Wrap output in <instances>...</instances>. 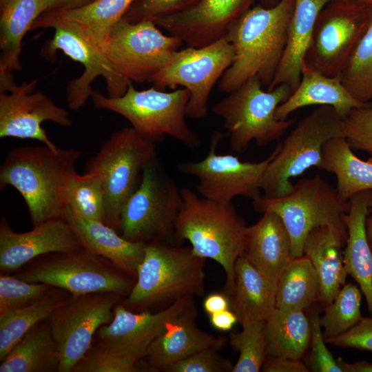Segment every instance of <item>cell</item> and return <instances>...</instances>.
Instances as JSON below:
<instances>
[{"instance_id":"cell-1","label":"cell","mask_w":372,"mask_h":372,"mask_svg":"<svg viewBox=\"0 0 372 372\" xmlns=\"http://www.w3.org/2000/svg\"><path fill=\"white\" fill-rule=\"evenodd\" d=\"M295 1L280 0L271 8H250L231 23L226 37L234 56L219 79L220 92L230 93L254 76L268 87L286 48Z\"/></svg>"},{"instance_id":"cell-2","label":"cell","mask_w":372,"mask_h":372,"mask_svg":"<svg viewBox=\"0 0 372 372\" xmlns=\"http://www.w3.org/2000/svg\"><path fill=\"white\" fill-rule=\"evenodd\" d=\"M81 152L74 148L23 146L11 149L0 167V187L15 188L27 205L33 227L62 218L68 183Z\"/></svg>"},{"instance_id":"cell-3","label":"cell","mask_w":372,"mask_h":372,"mask_svg":"<svg viewBox=\"0 0 372 372\" xmlns=\"http://www.w3.org/2000/svg\"><path fill=\"white\" fill-rule=\"evenodd\" d=\"M180 192L182 205L174 238L188 240L194 254L222 266L226 274L224 293L227 295L233 287L236 262L243 252L247 226L232 203L205 198L188 187Z\"/></svg>"},{"instance_id":"cell-4","label":"cell","mask_w":372,"mask_h":372,"mask_svg":"<svg viewBox=\"0 0 372 372\" xmlns=\"http://www.w3.org/2000/svg\"><path fill=\"white\" fill-rule=\"evenodd\" d=\"M205 262L191 247L147 242L134 285L123 304L140 312L163 309L180 298L203 296Z\"/></svg>"},{"instance_id":"cell-5","label":"cell","mask_w":372,"mask_h":372,"mask_svg":"<svg viewBox=\"0 0 372 372\" xmlns=\"http://www.w3.org/2000/svg\"><path fill=\"white\" fill-rule=\"evenodd\" d=\"M91 97L96 108L121 115L139 134L156 143L170 136L189 148L200 145L198 134L185 121L190 94L185 87L169 92L154 86L138 90L131 82L121 96L112 98L94 91Z\"/></svg>"},{"instance_id":"cell-6","label":"cell","mask_w":372,"mask_h":372,"mask_svg":"<svg viewBox=\"0 0 372 372\" xmlns=\"http://www.w3.org/2000/svg\"><path fill=\"white\" fill-rule=\"evenodd\" d=\"M253 205L257 211H271L280 217L291 238V258L303 256L305 239L318 227L327 226L347 238L344 216L349 203L319 174L300 179L284 196H261Z\"/></svg>"},{"instance_id":"cell-7","label":"cell","mask_w":372,"mask_h":372,"mask_svg":"<svg viewBox=\"0 0 372 372\" xmlns=\"http://www.w3.org/2000/svg\"><path fill=\"white\" fill-rule=\"evenodd\" d=\"M262 86L260 79L254 76L211 108L214 114L223 118L234 152H243L253 141L265 147L282 136L293 123L276 117L277 107L292 93L290 87L280 85L264 91Z\"/></svg>"},{"instance_id":"cell-8","label":"cell","mask_w":372,"mask_h":372,"mask_svg":"<svg viewBox=\"0 0 372 372\" xmlns=\"http://www.w3.org/2000/svg\"><path fill=\"white\" fill-rule=\"evenodd\" d=\"M344 136L342 117L331 106L321 105L301 119L282 143L263 175V197L278 198L293 188L291 178L312 167L320 169L322 148L329 140Z\"/></svg>"},{"instance_id":"cell-9","label":"cell","mask_w":372,"mask_h":372,"mask_svg":"<svg viewBox=\"0 0 372 372\" xmlns=\"http://www.w3.org/2000/svg\"><path fill=\"white\" fill-rule=\"evenodd\" d=\"M14 276L29 282L65 289L72 296L114 292L125 298L135 283L134 279L109 260L83 247L39 256Z\"/></svg>"},{"instance_id":"cell-10","label":"cell","mask_w":372,"mask_h":372,"mask_svg":"<svg viewBox=\"0 0 372 372\" xmlns=\"http://www.w3.org/2000/svg\"><path fill=\"white\" fill-rule=\"evenodd\" d=\"M180 189L163 170L156 152L145 163L140 185L124 205L120 234L132 242H167L174 238Z\"/></svg>"},{"instance_id":"cell-11","label":"cell","mask_w":372,"mask_h":372,"mask_svg":"<svg viewBox=\"0 0 372 372\" xmlns=\"http://www.w3.org/2000/svg\"><path fill=\"white\" fill-rule=\"evenodd\" d=\"M156 143L133 127L113 132L90 158L85 172L101 179L105 196V223L120 233L121 211L138 188L145 163L156 152Z\"/></svg>"},{"instance_id":"cell-12","label":"cell","mask_w":372,"mask_h":372,"mask_svg":"<svg viewBox=\"0 0 372 372\" xmlns=\"http://www.w3.org/2000/svg\"><path fill=\"white\" fill-rule=\"evenodd\" d=\"M40 28L54 30L52 39L41 49L43 57L54 61L56 52L61 50L83 66L82 74L71 81L67 87V103L70 110L78 111L84 106L94 92L92 83L98 76L105 79L108 96L119 97L125 93L131 82L124 81L114 72L100 48L79 23L43 13L30 30Z\"/></svg>"},{"instance_id":"cell-13","label":"cell","mask_w":372,"mask_h":372,"mask_svg":"<svg viewBox=\"0 0 372 372\" xmlns=\"http://www.w3.org/2000/svg\"><path fill=\"white\" fill-rule=\"evenodd\" d=\"M182 43L163 34L152 21L132 23L123 17L100 49L121 79L143 83L169 63Z\"/></svg>"},{"instance_id":"cell-14","label":"cell","mask_w":372,"mask_h":372,"mask_svg":"<svg viewBox=\"0 0 372 372\" xmlns=\"http://www.w3.org/2000/svg\"><path fill=\"white\" fill-rule=\"evenodd\" d=\"M372 4L334 0L320 12L302 63L327 76H340L368 26Z\"/></svg>"},{"instance_id":"cell-15","label":"cell","mask_w":372,"mask_h":372,"mask_svg":"<svg viewBox=\"0 0 372 372\" xmlns=\"http://www.w3.org/2000/svg\"><path fill=\"white\" fill-rule=\"evenodd\" d=\"M234 50L226 35L200 48L189 47L177 50L169 63L149 81L158 90L181 85L190 94L186 116L194 119L205 117L210 92L231 65Z\"/></svg>"},{"instance_id":"cell-16","label":"cell","mask_w":372,"mask_h":372,"mask_svg":"<svg viewBox=\"0 0 372 372\" xmlns=\"http://www.w3.org/2000/svg\"><path fill=\"white\" fill-rule=\"evenodd\" d=\"M124 297L114 292L72 296L49 317L60 353L59 372H72L90 350L97 330L113 319L114 306Z\"/></svg>"},{"instance_id":"cell-17","label":"cell","mask_w":372,"mask_h":372,"mask_svg":"<svg viewBox=\"0 0 372 372\" xmlns=\"http://www.w3.org/2000/svg\"><path fill=\"white\" fill-rule=\"evenodd\" d=\"M37 80L17 85L12 73L0 72V138L34 139L52 148L41 124L52 121L69 127V112L41 92H34Z\"/></svg>"},{"instance_id":"cell-18","label":"cell","mask_w":372,"mask_h":372,"mask_svg":"<svg viewBox=\"0 0 372 372\" xmlns=\"http://www.w3.org/2000/svg\"><path fill=\"white\" fill-rule=\"evenodd\" d=\"M220 138V133L214 134L208 154L200 161L181 163L180 170L198 178V194L205 198L224 203H231L239 196L257 200L261 196L260 183L276 148L263 161L243 162L234 155L216 154Z\"/></svg>"},{"instance_id":"cell-19","label":"cell","mask_w":372,"mask_h":372,"mask_svg":"<svg viewBox=\"0 0 372 372\" xmlns=\"http://www.w3.org/2000/svg\"><path fill=\"white\" fill-rule=\"evenodd\" d=\"M193 298H180L157 311L140 312L129 310L121 302L114 307L112 320L97 330L93 342L138 362L167 323L194 305Z\"/></svg>"},{"instance_id":"cell-20","label":"cell","mask_w":372,"mask_h":372,"mask_svg":"<svg viewBox=\"0 0 372 372\" xmlns=\"http://www.w3.org/2000/svg\"><path fill=\"white\" fill-rule=\"evenodd\" d=\"M254 0H198L188 8L157 19L155 24L189 47L200 48L225 37Z\"/></svg>"},{"instance_id":"cell-21","label":"cell","mask_w":372,"mask_h":372,"mask_svg":"<svg viewBox=\"0 0 372 372\" xmlns=\"http://www.w3.org/2000/svg\"><path fill=\"white\" fill-rule=\"evenodd\" d=\"M83 247L63 218H54L29 231H14L7 220L0 222V272H15L34 258L50 253L70 252Z\"/></svg>"},{"instance_id":"cell-22","label":"cell","mask_w":372,"mask_h":372,"mask_svg":"<svg viewBox=\"0 0 372 372\" xmlns=\"http://www.w3.org/2000/svg\"><path fill=\"white\" fill-rule=\"evenodd\" d=\"M194 306L167 323L165 330L149 346L142 359L152 369L163 371L168 365L205 349L220 350L227 340L200 329L196 324Z\"/></svg>"},{"instance_id":"cell-23","label":"cell","mask_w":372,"mask_h":372,"mask_svg":"<svg viewBox=\"0 0 372 372\" xmlns=\"http://www.w3.org/2000/svg\"><path fill=\"white\" fill-rule=\"evenodd\" d=\"M62 218L70 226L81 246L109 260L136 280L147 242H132L105 223L80 217L65 207Z\"/></svg>"},{"instance_id":"cell-24","label":"cell","mask_w":372,"mask_h":372,"mask_svg":"<svg viewBox=\"0 0 372 372\" xmlns=\"http://www.w3.org/2000/svg\"><path fill=\"white\" fill-rule=\"evenodd\" d=\"M258 271L277 282L291 259V242L280 218L265 211L254 225L246 228L242 254Z\"/></svg>"},{"instance_id":"cell-25","label":"cell","mask_w":372,"mask_h":372,"mask_svg":"<svg viewBox=\"0 0 372 372\" xmlns=\"http://www.w3.org/2000/svg\"><path fill=\"white\" fill-rule=\"evenodd\" d=\"M370 192L369 190L358 192L349 200V210L344 216L348 235L343 256L347 273L358 284L372 316V250L365 225L370 213Z\"/></svg>"},{"instance_id":"cell-26","label":"cell","mask_w":372,"mask_h":372,"mask_svg":"<svg viewBox=\"0 0 372 372\" xmlns=\"http://www.w3.org/2000/svg\"><path fill=\"white\" fill-rule=\"evenodd\" d=\"M276 282L267 278L241 255L234 267L232 289L227 294L238 322L267 320L276 309Z\"/></svg>"},{"instance_id":"cell-27","label":"cell","mask_w":372,"mask_h":372,"mask_svg":"<svg viewBox=\"0 0 372 372\" xmlns=\"http://www.w3.org/2000/svg\"><path fill=\"white\" fill-rule=\"evenodd\" d=\"M334 0H296L290 21L286 48L274 78L267 88L270 91L287 85L293 92L301 78L302 61L309 48L317 17L322 9Z\"/></svg>"},{"instance_id":"cell-28","label":"cell","mask_w":372,"mask_h":372,"mask_svg":"<svg viewBox=\"0 0 372 372\" xmlns=\"http://www.w3.org/2000/svg\"><path fill=\"white\" fill-rule=\"evenodd\" d=\"M347 237L327 227L313 229L307 236L303 255L311 262L319 276V302L324 307L331 303L348 276L344 268L342 247Z\"/></svg>"},{"instance_id":"cell-29","label":"cell","mask_w":372,"mask_h":372,"mask_svg":"<svg viewBox=\"0 0 372 372\" xmlns=\"http://www.w3.org/2000/svg\"><path fill=\"white\" fill-rule=\"evenodd\" d=\"M364 104L351 95L340 76H325L302 63L300 83L289 97L277 107L276 117L278 120H287L296 110L320 105L332 107L343 118L352 109Z\"/></svg>"},{"instance_id":"cell-30","label":"cell","mask_w":372,"mask_h":372,"mask_svg":"<svg viewBox=\"0 0 372 372\" xmlns=\"http://www.w3.org/2000/svg\"><path fill=\"white\" fill-rule=\"evenodd\" d=\"M44 13L43 0H3L1 2L0 72L22 69L21 42L36 20Z\"/></svg>"},{"instance_id":"cell-31","label":"cell","mask_w":372,"mask_h":372,"mask_svg":"<svg viewBox=\"0 0 372 372\" xmlns=\"http://www.w3.org/2000/svg\"><path fill=\"white\" fill-rule=\"evenodd\" d=\"M60 353L48 319L33 326L1 361L0 372H55Z\"/></svg>"},{"instance_id":"cell-32","label":"cell","mask_w":372,"mask_h":372,"mask_svg":"<svg viewBox=\"0 0 372 372\" xmlns=\"http://www.w3.org/2000/svg\"><path fill=\"white\" fill-rule=\"evenodd\" d=\"M320 169L335 174L336 189L345 201L358 192L372 191V158L364 161L356 156L344 136L324 145Z\"/></svg>"},{"instance_id":"cell-33","label":"cell","mask_w":372,"mask_h":372,"mask_svg":"<svg viewBox=\"0 0 372 372\" xmlns=\"http://www.w3.org/2000/svg\"><path fill=\"white\" fill-rule=\"evenodd\" d=\"M311 340V322L302 310L276 308L267 320V355L302 360Z\"/></svg>"},{"instance_id":"cell-34","label":"cell","mask_w":372,"mask_h":372,"mask_svg":"<svg viewBox=\"0 0 372 372\" xmlns=\"http://www.w3.org/2000/svg\"><path fill=\"white\" fill-rule=\"evenodd\" d=\"M276 283V309L304 311L319 302V276L304 255L291 258Z\"/></svg>"},{"instance_id":"cell-35","label":"cell","mask_w":372,"mask_h":372,"mask_svg":"<svg viewBox=\"0 0 372 372\" xmlns=\"http://www.w3.org/2000/svg\"><path fill=\"white\" fill-rule=\"evenodd\" d=\"M72 294L53 287L45 296L25 307L0 313V361L3 360L37 323L48 319Z\"/></svg>"},{"instance_id":"cell-36","label":"cell","mask_w":372,"mask_h":372,"mask_svg":"<svg viewBox=\"0 0 372 372\" xmlns=\"http://www.w3.org/2000/svg\"><path fill=\"white\" fill-rule=\"evenodd\" d=\"M135 1L94 0L76 8L45 13L79 23L90 39L100 48Z\"/></svg>"},{"instance_id":"cell-37","label":"cell","mask_w":372,"mask_h":372,"mask_svg":"<svg viewBox=\"0 0 372 372\" xmlns=\"http://www.w3.org/2000/svg\"><path fill=\"white\" fill-rule=\"evenodd\" d=\"M65 205L80 217L105 223V196L99 176L85 172L74 174L66 186Z\"/></svg>"},{"instance_id":"cell-38","label":"cell","mask_w":372,"mask_h":372,"mask_svg":"<svg viewBox=\"0 0 372 372\" xmlns=\"http://www.w3.org/2000/svg\"><path fill=\"white\" fill-rule=\"evenodd\" d=\"M340 79L355 99L364 103L372 101V8L366 30Z\"/></svg>"},{"instance_id":"cell-39","label":"cell","mask_w":372,"mask_h":372,"mask_svg":"<svg viewBox=\"0 0 372 372\" xmlns=\"http://www.w3.org/2000/svg\"><path fill=\"white\" fill-rule=\"evenodd\" d=\"M362 291L360 287L345 284L320 317L324 340L341 335L354 327L362 318L360 312Z\"/></svg>"},{"instance_id":"cell-40","label":"cell","mask_w":372,"mask_h":372,"mask_svg":"<svg viewBox=\"0 0 372 372\" xmlns=\"http://www.w3.org/2000/svg\"><path fill=\"white\" fill-rule=\"evenodd\" d=\"M240 331L230 333L229 344L239 353L231 372H258L267 356V320L244 322Z\"/></svg>"},{"instance_id":"cell-41","label":"cell","mask_w":372,"mask_h":372,"mask_svg":"<svg viewBox=\"0 0 372 372\" xmlns=\"http://www.w3.org/2000/svg\"><path fill=\"white\" fill-rule=\"evenodd\" d=\"M53 287L29 282L14 275L1 274L0 313L30 305L45 296Z\"/></svg>"},{"instance_id":"cell-42","label":"cell","mask_w":372,"mask_h":372,"mask_svg":"<svg viewBox=\"0 0 372 372\" xmlns=\"http://www.w3.org/2000/svg\"><path fill=\"white\" fill-rule=\"evenodd\" d=\"M342 130L352 149L372 156V101L342 118Z\"/></svg>"},{"instance_id":"cell-43","label":"cell","mask_w":372,"mask_h":372,"mask_svg":"<svg viewBox=\"0 0 372 372\" xmlns=\"http://www.w3.org/2000/svg\"><path fill=\"white\" fill-rule=\"evenodd\" d=\"M137 363L93 342L72 372H137L140 371Z\"/></svg>"},{"instance_id":"cell-44","label":"cell","mask_w":372,"mask_h":372,"mask_svg":"<svg viewBox=\"0 0 372 372\" xmlns=\"http://www.w3.org/2000/svg\"><path fill=\"white\" fill-rule=\"evenodd\" d=\"M198 0H136L124 15L127 21L136 23L154 21L157 19L183 11Z\"/></svg>"},{"instance_id":"cell-45","label":"cell","mask_w":372,"mask_h":372,"mask_svg":"<svg viewBox=\"0 0 372 372\" xmlns=\"http://www.w3.org/2000/svg\"><path fill=\"white\" fill-rule=\"evenodd\" d=\"M309 318L311 326V349L306 364L309 369L314 372H343L337 360L326 347L318 310H311Z\"/></svg>"},{"instance_id":"cell-46","label":"cell","mask_w":372,"mask_h":372,"mask_svg":"<svg viewBox=\"0 0 372 372\" xmlns=\"http://www.w3.org/2000/svg\"><path fill=\"white\" fill-rule=\"evenodd\" d=\"M219 350L205 349L165 368L167 372H227L232 371V363L223 358Z\"/></svg>"},{"instance_id":"cell-47","label":"cell","mask_w":372,"mask_h":372,"mask_svg":"<svg viewBox=\"0 0 372 372\" xmlns=\"http://www.w3.org/2000/svg\"><path fill=\"white\" fill-rule=\"evenodd\" d=\"M325 342L341 347L372 352V318H364L345 333Z\"/></svg>"},{"instance_id":"cell-48","label":"cell","mask_w":372,"mask_h":372,"mask_svg":"<svg viewBox=\"0 0 372 372\" xmlns=\"http://www.w3.org/2000/svg\"><path fill=\"white\" fill-rule=\"evenodd\" d=\"M261 371L265 372H307L309 369L302 360L267 355Z\"/></svg>"},{"instance_id":"cell-49","label":"cell","mask_w":372,"mask_h":372,"mask_svg":"<svg viewBox=\"0 0 372 372\" xmlns=\"http://www.w3.org/2000/svg\"><path fill=\"white\" fill-rule=\"evenodd\" d=\"M203 309L209 316L230 309L229 297L224 292L209 294L203 300Z\"/></svg>"},{"instance_id":"cell-50","label":"cell","mask_w":372,"mask_h":372,"mask_svg":"<svg viewBox=\"0 0 372 372\" xmlns=\"http://www.w3.org/2000/svg\"><path fill=\"white\" fill-rule=\"evenodd\" d=\"M211 326L221 331H230L238 322L236 315L230 309L209 316Z\"/></svg>"},{"instance_id":"cell-51","label":"cell","mask_w":372,"mask_h":372,"mask_svg":"<svg viewBox=\"0 0 372 372\" xmlns=\"http://www.w3.org/2000/svg\"><path fill=\"white\" fill-rule=\"evenodd\" d=\"M44 13L76 8L86 5L94 0H43Z\"/></svg>"},{"instance_id":"cell-52","label":"cell","mask_w":372,"mask_h":372,"mask_svg":"<svg viewBox=\"0 0 372 372\" xmlns=\"http://www.w3.org/2000/svg\"><path fill=\"white\" fill-rule=\"evenodd\" d=\"M343 372H372V363L362 360L353 363L346 362L341 358L337 359Z\"/></svg>"},{"instance_id":"cell-53","label":"cell","mask_w":372,"mask_h":372,"mask_svg":"<svg viewBox=\"0 0 372 372\" xmlns=\"http://www.w3.org/2000/svg\"><path fill=\"white\" fill-rule=\"evenodd\" d=\"M366 233L369 246L372 250V213L366 218Z\"/></svg>"},{"instance_id":"cell-54","label":"cell","mask_w":372,"mask_h":372,"mask_svg":"<svg viewBox=\"0 0 372 372\" xmlns=\"http://www.w3.org/2000/svg\"><path fill=\"white\" fill-rule=\"evenodd\" d=\"M280 0H262V6L265 8H271L276 5Z\"/></svg>"},{"instance_id":"cell-55","label":"cell","mask_w":372,"mask_h":372,"mask_svg":"<svg viewBox=\"0 0 372 372\" xmlns=\"http://www.w3.org/2000/svg\"><path fill=\"white\" fill-rule=\"evenodd\" d=\"M369 208L370 210V212L372 213V191L370 192V196L369 200Z\"/></svg>"},{"instance_id":"cell-56","label":"cell","mask_w":372,"mask_h":372,"mask_svg":"<svg viewBox=\"0 0 372 372\" xmlns=\"http://www.w3.org/2000/svg\"><path fill=\"white\" fill-rule=\"evenodd\" d=\"M354 1H360V2H362V3H369V4H372V0H354Z\"/></svg>"},{"instance_id":"cell-57","label":"cell","mask_w":372,"mask_h":372,"mask_svg":"<svg viewBox=\"0 0 372 372\" xmlns=\"http://www.w3.org/2000/svg\"><path fill=\"white\" fill-rule=\"evenodd\" d=\"M2 1H3V0H0V2H1Z\"/></svg>"}]
</instances>
